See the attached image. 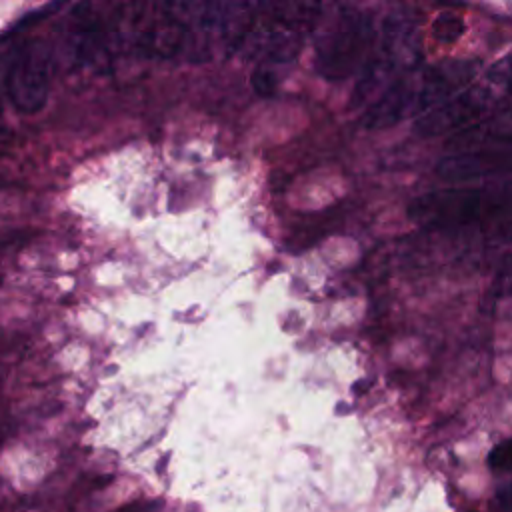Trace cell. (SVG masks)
<instances>
[{
    "instance_id": "cell-12",
    "label": "cell",
    "mask_w": 512,
    "mask_h": 512,
    "mask_svg": "<svg viewBox=\"0 0 512 512\" xmlns=\"http://www.w3.org/2000/svg\"><path fill=\"white\" fill-rule=\"evenodd\" d=\"M510 460H512V450H510V442L504 440L500 444H496L488 456V464L492 470L502 472L510 468Z\"/></svg>"
},
{
    "instance_id": "cell-11",
    "label": "cell",
    "mask_w": 512,
    "mask_h": 512,
    "mask_svg": "<svg viewBox=\"0 0 512 512\" xmlns=\"http://www.w3.org/2000/svg\"><path fill=\"white\" fill-rule=\"evenodd\" d=\"M432 34L440 40V42H456L462 34H464V22L460 16L456 14H440L434 24H432Z\"/></svg>"
},
{
    "instance_id": "cell-1",
    "label": "cell",
    "mask_w": 512,
    "mask_h": 512,
    "mask_svg": "<svg viewBox=\"0 0 512 512\" xmlns=\"http://www.w3.org/2000/svg\"><path fill=\"white\" fill-rule=\"evenodd\" d=\"M420 38L418 24L412 14L390 12L382 22V36L376 56L366 64L354 92L352 108H362L376 100L394 80L414 72L420 64Z\"/></svg>"
},
{
    "instance_id": "cell-9",
    "label": "cell",
    "mask_w": 512,
    "mask_h": 512,
    "mask_svg": "<svg viewBox=\"0 0 512 512\" xmlns=\"http://www.w3.org/2000/svg\"><path fill=\"white\" fill-rule=\"evenodd\" d=\"M510 168V152H452L436 164V174L446 182H468L494 176Z\"/></svg>"
},
{
    "instance_id": "cell-4",
    "label": "cell",
    "mask_w": 512,
    "mask_h": 512,
    "mask_svg": "<svg viewBox=\"0 0 512 512\" xmlns=\"http://www.w3.org/2000/svg\"><path fill=\"white\" fill-rule=\"evenodd\" d=\"M52 52L40 38H30L10 58L6 70V94L18 112H38L50 92Z\"/></svg>"
},
{
    "instance_id": "cell-13",
    "label": "cell",
    "mask_w": 512,
    "mask_h": 512,
    "mask_svg": "<svg viewBox=\"0 0 512 512\" xmlns=\"http://www.w3.org/2000/svg\"><path fill=\"white\" fill-rule=\"evenodd\" d=\"M252 86L258 94L262 96H270L276 88V80H274V74L264 68V66H258L254 72H252Z\"/></svg>"
},
{
    "instance_id": "cell-14",
    "label": "cell",
    "mask_w": 512,
    "mask_h": 512,
    "mask_svg": "<svg viewBox=\"0 0 512 512\" xmlns=\"http://www.w3.org/2000/svg\"><path fill=\"white\" fill-rule=\"evenodd\" d=\"M510 78V66H508V56H504L500 62H496L488 72H486V80L488 84L496 86V84H506Z\"/></svg>"
},
{
    "instance_id": "cell-10",
    "label": "cell",
    "mask_w": 512,
    "mask_h": 512,
    "mask_svg": "<svg viewBox=\"0 0 512 512\" xmlns=\"http://www.w3.org/2000/svg\"><path fill=\"white\" fill-rule=\"evenodd\" d=\"M186 38V22L180 16L164 14L142 34V52L152 56L176 54Z\"/></svg>"
},
{
    "instance_id": "cell-6",
    "label": "cell",
    "mask_w": 512,
    "mask_h": 512,
    "mask_svg": "<svg viewBox=\"0 0 512 512\" xmlns=\"http://www.w3.org/2000/svg\"><path fill=\"white\" fill-rule=\"evenodd\" d=\"M478 60H446L430 68L418 70V88H416V106L414 116L440 106L466 86L478 74Z\"/></svg>"
},
{
    "instance_id": "cell-3",
    "label": "cell",
    "mask_w": 512,
    "mask_h": 512,
    "mask_svg": "<svg viewBox=\"0 0 512 512\" xmlns=\"http://www.w3.org/2000/svg\"><path fill=\"white\" fill-rule=\"evenodd\" d=\"M498 210L496 196L482 188H446L418 196L408 216L428 228H458L482 220Z\"/></svg>"
},
{
    "instance_id": "cell-8",
    "label": "cell",
    "mask_w": 512,
    "mask_h": 512,
    "mask_svg": "<svg viewBox=\"0 0 512 512\" xmlns=\"http://www.w3.org/2000/svg\"><path fill=\"white\" fill-rule=\"evenodd\" d=\"M418 70L394 80L366 110L362 124L368 130L390 128L406 116H414Z\"/></svg>"
},
{
    "instance_id": "cell-2",
    "label": "cell",
    "mask_w": 512,
    "mask_h": 512,
    "mask_svg": "<svg viewBox=\"0 0 512 512\" xmlns=\"http://www.w3.org/2000/svg\"><path fill=\"white\" fill-rule=\"evenodd\" d=\"M374 40L370 14L340 8L336 18L324 26L316 48V64L324 78L342 80L362 64Z\"/></svg>"
},
{
    "instance_id": "cell-15",
    "label": "cell",
    "mask_w": 512,
    "mask_h": 512,
    "mask_svg": "<svg viewBox=\"0 0 512 512\" xmlns=\"http://www.w3.org/2000/svg\"><path fill=\"white\" fill-rule=\"evenodd\" d=\"M152 504L148 502H134V504H126L122 508H118L116 512H150Z\"/></svg>"
},
{
    "instance_id": "cell-7",
    "label": "cell",
    "mask_w": 512,
    "mask_h": 512,
    "mask_svg": "<svg viewBox=\"0 0 512 512\" xmlns=\"http://www.w3.org/2000/svg\"><path fill=\"white\" fill-rule=\"evenodd\" d=\"M510 144L512 122L508 106L454 132L446 140V148L450 152H510Z\"/></svg>"
},
{
    "instance_id": "cell-5",
    "label": "cell",
    "mask_w": 512,
    "mask_h": 512,
    "mask_svg": "<svg viewBox=\"0 0 512 512\" xmlns=\"http://www.w3.org/2000/svg\"><path fill=\"white\" fill-rule=\"evenodd\" d=\"M494 104L496 92L492 84H470L440 106L418 116L414 122V132L424 138L440 136L446 132L454 134L482 120Z\"/></svg>"
}]
</instances>
